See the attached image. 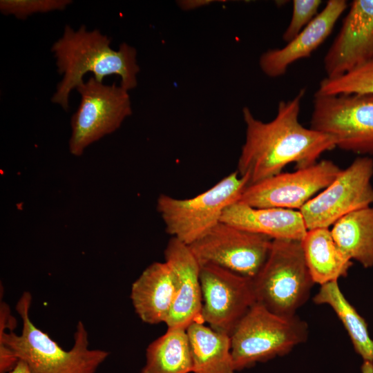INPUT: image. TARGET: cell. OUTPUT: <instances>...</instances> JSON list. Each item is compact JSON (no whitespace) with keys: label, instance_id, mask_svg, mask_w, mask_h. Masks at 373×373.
<instances>
[{"label":"cell","instance_id":"cell-1","mask_svg":"<svg viewBox=\"0 0 373 373\" xmlns=\"http://www.w3.org/2000/svg\"><path fill=\"white\" fill-rule=\"evenodd\" d=\"M305 93L302 89L293 99L279 102L277 114L269 122L258 119L248 107L243 108L245 140L237 171L248 179V186L281 173L291 163L297 169L308 167L336 147L332 137L299 122Z\"/></svg>","mask_w":373,"mask_h":373},{"label":"cell","instance_id":"cell-2","mask_svg":"<svg viewBox=\"0 0 373 373\" xmlns=\"http://www.w3.org/2000/svg\"><path fill=\"white\" fill-rule=\"evenodd\" d=\"M51 50L56 59L58 73L63 75L52 97V102L67 111L71 91L91 72L102 83L106 76L120 77V86L129 90L137 85L140 66L136 49L123 42L117 50L111 47V39L97 30L89 31L85 25L75 30L69 25L56 41Z\"/></svg>","mask_w":373,"mask_h":373},{"label":"cell","instance_id":"cell-3","mask_svg":"<svg viewBox=\"0 0 373 373\" xmlns=\"http://www.w3.org/2000/svg\"><path fill=\"white\" fill-rule=\"evenodd\" d=\"M31 303V294L24 291L15 307L22 321L21 332L17 334L8 328L6 332L0 325V345L7 347L23 361L31 373H95L109 352L88 347V334L84 323L78 321L73 345L65 350L32 323Z\"/></svg>","mask_w":373,"mask_h":373},{"label":"cell","instance_id":"cell-4","mask_svg":"<svg viewBox=\"0 0 373 373\" xmlns=\"http://www.w3.org/2000/svg\"><path fill=\"white\" fill-rule=\"evenodd\" d=\"M251 279L256 303L284 317L296 315L315 284L300 241L287 239L272 240L265 263Z\"/></svg>","mask_w":373,"mask_h":373},{"label":"cell","instance_id":"cell-5","mask_svg":"<svg viewBox=\"0 0 373 373\" xmlns=\"http://www.w3.org/2000/svg\"><path fill=\"white\" fill-rule=\"evenodd\" d=\"M308 326L298 316H278L256 303L230 336L236 371L289 352L305 342Z\"/></svg>","mask_w":373,"mask_h":373},{"label":"cell","instance_id":"cell-6","mask_svg":"<svg viewBox=\"0 0 373 373\" xmlns=\"http://www.w3.org/2000/svg\"><path fill=\"white\" fill-rule=\"evenodd\" d=\"M248 179L234 171L207 191L191 198L160 195L157 209L171 237L189 245L221 221L224 210L240 198Z\"/></svg>","mask_w":373,"mask_h":373},{"label":"cell","instance_id":"cell-7","mask_svg":"<svg viewBox=\"0 0 373 373\" xmlns=\"http://www.w3.org/2000/svg\"><path fill=\"white\" fill-rule=\"evenodd\" d=\"M311 128L332 137L336 147L373 154V94L315 93Z\"/></svg>","mask_w":373,"mask_h":373},{"label":"cell","instance_id":"cell-8","mask_svg":"<svg viewBox=\"0 0 373 373\" xmlns=\"http://www.w3.org/2000/svg\"><path fill=\"white\" fill-rule=\"evenodd\" d=\"M76 89L81 101L71 117L69 150L79 156L89 145L118 129L132 114V108L128 90L115 83L104 84L92 76Z\"/></svg>","mask_w":373,"mask_h":373},{"label":"cell","instance_id":"cell-9","mask_svg":"<svg viewBox=\"0 0 373 373\" xmlns=\"http://www.w3.org/2000/svg\"><path fill=\"white\" fill-rule=\"evenodd\" d=\"M373 160L356 158L300 210L307 230L329 228L350 213L373 205Z\"/></svg>","mask_w":373,"mask_h":373},{"label":"cell","instance_id":"cell-10","mask_svg":"<svg viewBox=\"0 0 373 373\" xmlns=\"http://www.w3.org/2000/svg\"><path fill=\"white\" fill-rule=\"evenodd\" d=\"M272 240L220 221L189 246L200 266L213 264L253 278L265 263Z\"/></svg>","mask_w":373,"mask_h":373},{"label":"cell","instance_id":"cell-11","mask_svg":"<svg viewBox=\"0 0 373 373\" xmlns=\"http://www.w3.org/2000/svg\"><path fill=\"white\" fill-rule=\"evenodd\" d=\"M203 323L231 336L256 303L252 279L213 264L200 266Z\"/></svg>","mask_w":373,"mask_h":373},{"label":"cell","instance_id":"cell-12","mask_svg":"<svg viewBox=\"0 0 373 373\" xmlns=\"http://www.w3.org/2000/svg\"><path fill=\"white\" fill-rule=\"evenodd\" d=\"M342 169L323 160L291 173H280L247 186L240 200L256 208L300 210L326 188Z\"/></svg>","mask_w":373,"mask_h":373},{"label":"cell","instance_id":"cell-13","mask_svg":"<svg viewBox=\"0 0 373 373\" xmlns=\"http://www.w3.org/2000/svg\"><path fill=\"white\" fill-rule=\"evenodd\" d=\"M373 61V0H354L324 57L326 77L341 76Z\"/></svg>","mask_w":373,"mask_h":373},{"label":"cell","instance_id":"cell-14","mask_svg":"<svg viewBox=\"0 0 373 373\" xmlns=\"http://www.w3.org/2000/svg\"><path fill=\"white\" fill-rule=\"evenodd\" d=\"M164 258L175 286L174 301L165 324L167 328L186 329L193 322L202 321L200 265L189 246L173 237L165 248Z\"/></svg>","mask_w":373,"mask_h":373},{"label":"cell","instance_id":"cell-15","mask_svg":"<svg viewBox=\"0 0 373 373\" xmlns=\"http://www.w3.org/2000/svg\"><path fill=\"white\" fill-rule=\"evenodd\" d=\"M347 6L345 0H329L316 17L286 46L269 49L261 55V70L269 77H281L292 64L309 57L332 33Z\"/></svg>","mask_w":373,"mask_h":373},{"label":"cell","instance_id":"cell-16","mask_svg":"<svg viewBox=\"0 0 373 373\" xmlns=\"http://www.w3.org/2000/svg\"><path fill=\"white\" fill-rule=\"evenodd\" d=\"M221 221L272 240L300 241L307 231L298 210L256 208L240 201L224 210Z\"/></svg>","mask_w":373,"mask_h":373},{"label":"cell","instance_id":"cell-17","mask_svg":"<svg viewBox=\"0 0 373 373\" xmlns=\"http://www.w3.org/2000/svg\"><path fill=\"white\" fill-rule=\"evenodd\" d=\"M175 294L173 274L164 262L148 266L133 282L130 298L135 312L145 323L166 322Z\"/></svg>","mask_w":373,"mask_h":373},{"label":"cell","instance_id":"cell-18","mask_svg":"<svg viewBox=\"0 0 373 373\" xmlns=\"http://www.w3.org/2000/svg\"><path fill=\"white\" fill-rule=\"evenodd\" d=\"M300 243L314 283L323 285L347 276L352 261L338 247L329 228L307 230Z\"/></svg>","mask_w":373,"mask_h":373},{"label":"cell","instance_id":"cell-19","mask_svg":"<svg viewBox=\"0 0 373 373\" xmlns=\"http://www.w3.org/2000/svg\"><path fill=\"white\" fill-rule=\"evenodd\" d=\"M191 357L192 373H235L228 334L217 332L202 321L186 327Z\"/></svg>","mask_w":373,"mask_h":373},{"label":"cell","instance_id":"cell-20","mask_svg":"<svg viewBox=\"0 0 373 373\" xmlns=\"http://www.w3.org/2000/svg\"><path fill=\"white\" fill-rule=\"evenodd\" d=\"M342 251L363 267L373 266V205L340 218L330 229Z\"/></svg>","mask_w":373,"mask_h":373},{"label":"cell","instance_id":"cell-21","mask_svg":"<svg viewBox=\"0 0 373 373\" xmlns=\"http://www.w3.org/2000/svg\"><path fill=\"white\" fill-rule=\"evenodd\" d=\"M193 361L186 329L167 328L146 350L140 373H191Z\"/></svg>","mask_w":373,"mask_h":373},{"label":"cell","instance_id":"cell-22","mask_svg":"<svg viewBox=\"0 0 373 373\" xmlns=\"http://www.w3.org/2000/svg\"><path fill=\"white\" fill-rule=\"evenodd\" d=\"M313 300L316 304H326L332 308L347 332L355 351L364 361L373 362V340L367 325L346 299L338 281L321 285Z\"/></svg>","mask_w":373,"mask_h":373},{"label":"cell","instance_id":"cell-23","mask_svg":"<svg viewBox=\"0 0 373 373\" xmlns=\"http://www.w3.org/2000/svg\"><path fill=\"white\" fill-rule=\"evenodd\" d=\"M316 93L322 95L373 94V61L341 76L323 79Z\"/></svg>","mask_w":373,"mask_h":373},{"label":"cell","instance_id":"cell-24","mask_svg":"<svg viewBox=\"0 0 373 373\" xmlns=\"http://www.w3.org/2000/svg\"><path fill=\"white\" fill-rule=\"evenodd\" d=\"M71 3L70 0H1L0 11L5 15L26 19L36 13L63 10Z\"/></svg>","mask_w":373,"mask_h":373},{"label":"cell","instance_id":"cell-25","mask_svg":"<svg viewBox=\"0 0 373 373\" xmlns=\"http://www.w3.org/2000/svg\"><path fill=\"white\" fill-rule=\"evenodd\" d=\"M321 0H294L291 20L283 35L288 43L304 29L318 14Z\"/></svg>","mask_w":373,"mask_h":373},{"label":"cell","instance_id":"cell-26","mask_svg":"<svg viewBox=\"0 0 373 373\" xmlns=\"http://www.w3.org/2000/svg\"><path fill=\"white\" fill-rule=\"evenodd\" d=\"M8 373H31L27 364L22 360L19 359L13 369Z\"/></svg>","mask_w":373,"mask_h":373},{"label":"cell","instance_id":"cell-27","mask_svg":"<svg viewBox=\"0 0 373 373\" xmlns=\"http://www.w3.org/2000/svg\"><path fill=\"white\" fill-rule=\"evenodd\" d=\"M362 373H373V362L364 361L361 366Z\"/></svg>","mask_w":373,"mask_h":373}]
</instances>
